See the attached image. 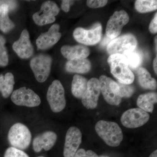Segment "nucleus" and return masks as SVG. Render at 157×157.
<instances>
[{
    "instance_id": "obj_22",
    "label": "nucleus",
    "mask_w": 157,
    "mask_h": 157,
    "mask_svg": "<svg viewBox=\"0 0 157 157\" xmlns=\"http://www.w3.org/2000/svg\"><path fill=\"white\" fill-rule=\"evenodd\" d=\"M88 81L84 76L74 75L71 86V91L75 98L82 99L87 89Z\"/></svg>"
},
{
    "instance_id": "obj_13",
    "label": "nucleus",
    "mask_w": 157,
    "mask_h": 157,
    "mask_svg": "<svg viewBox=\"0 0 157 157\" xmlns=\"http://www.w3.org/2000/svg\"><path fill=\"white\" fill-rule=\"evenodd\" d=\"M101 93L99 79L96 78H90L88 81L87 89L82 98L83 106L87 109L96 108L98 106Z\"/></svg>"
},
{
    "instance_id": "obj_15",
    "label": "nucleus",
    "mask_w": 157,
    "mask_h": 157,
    "mask_svg": "<svg viewBox=\"0 0 157 157\" xmlns=\"http://www.w3.org/2000/svg\"><path fill=\"white\" fill-rule=\"evenodd\" d=\"M59 29L60 25L55 24L51 27L48 32L41 34L36 41L38 48L44 50L55 45L61 37V34L59 32Z\"/></svg>"
},
{
    "instance_id": "obj_20",
    "label": "nucleus",
    "mask_w": 157,
    "mask_h": 157,
    "mask_svg": "<svg viewBox=\"0 0 157 157\" xmlns=\"http://www.w3.org/2000/svg\"><path fill=\"white\" fill-rule=\"evenodd\" d=\"M91 67L89 60L86 58L78 59L67 62L65 69L69 73L84 74L89 72Z\"/></svg>"
},
{
    "instance_id": "obj_28",
    "label": "nucleus",
    "mask_w": 157,
    "mask_h": 157,
    "mask_svg": "<svg viewBox=\"0 0 157 157\" xmlns=\"http://www.w3.org/2000/svg\"><path fill=\"white\" fill-rule=\"evenodd\" d=\"M120 89L121 98H128L132 97L135 92V89L132 86L129 84L117 82Z\"/></svg>"
},
{
    "instance_id": "obj_24",
    "label": "nucleus",
    "mask_w": 157,
    "mask_h": 157,
    "mask_svg": "<svg viewBox=\"0 0 157 157\" xmlns=\"http://www.w3.org/2000/svg\"><path fill=\"white\" fill-rule=\"evenodd\" d=\"M14 83V76L12 73H8L5 76L0 75V92L3 98H9L13 92Z\"/></svg>"
},
{
    "instance_id": "obj_3",
    "label": "nucleus",
    "mask_w": 157,
    "mask_h": 157,
    "mask_svg": "<svg viewBox=\"0 0 157 157\" xmlns=\"http://www.w3.org/2000/svg\"><path fill=\"white\" fill-rule=\"evenodd\" d=\"M8 140L12 147L25 150L29 146L32 140V134L28 128L23 124H14L8 133Z\"/></svg>"
},
{
    "instance_id": "obj_26",
    "label": "nucleus",
    "mask_w": 157,
    "mask_h": 157,
    "mask_svg": "<svg viewBox=\"0 0 157 157\" xmlns=\"http://www.w3.org/2000/svg\"><path fill=\"white\" fill-rule=\"evenodd\" d=\"M124 56L127 59L130 69L132 68L133 70H135L140 67L142 63L143 60L142 54L138 51L135 50Z\"/></svg>"
},
{
    "instance_id": "obj_16",
    "label": "nucleus",
    "mask_w": 157,
    "mask_h": 157,
    "mask_svg": "<svg viewBox=\"0 0 157 157\" xmlns=\"http://www.w3.org/2000/svg\"><path fill=\"white\" fill-rule=\"evenodd\" d=\"M12 48L21 59H28L32 56L33 53V47L27 30L24 29L21 32L19 39L14 42Z\"/></svg>"
},
{
    "instance_id": "obj_9",
    "label": "nucleus",
    "mask_w": 157,
    "mask_h": 157,
    "mask_svg": "<svg viewBox=\"0 0 157 157\" xmlns=\"http://www.w3.org/2000/svg\"><path fill=\"white\" fill-rule=\"evenodd\" d=\"M147 112L139 108L126 110L121 116V121L123 125L128 128H136L142 126L149 120Z\"/></svg>"
},
{
    "instance_id": "obj_37",
    "label": "nucleus",
    "mask_w": 157,
    "mask_h": 157,
    "mask_svg": "<svg viewBox=\"0 0 157 157\" xmlns=\"http://www.w3.org/2000/svg\"><path fill=\"white\" fill-rule=\"evenodd\" d=\"M107 157V156H101V157Z\"/></svg>"
},
{
    "instance_id": "obj_7",
    "label": "nucleus",
    "mask_w": 157,
    "mask_h": 157,
    "mask_svg": "<svg viewBox=\"0 0 157 157\" xmlns=\"http://www.w3.org/2000/svg\"><path fill=\"white\" fill-rule=\"evenodd\" d=\"M52 63V59L47 55H39L32 59L31 68L39 82H43L47 80L50 74Z\"/></svg>"
},
{
    "instance_id": "obj_19",
    "label": "nucleus",
    "mask_w": 157,
    "mask_h": 157,
    "mask_svg": "<svg viewBox=\"0 0 157 157\" xmlns=\"http://www.w3.org/2000/svg\"><path fill=\"white\" fill-rule=\"evenodd\" d=\"M13 1H0V30L7 33L15 26L14 23L9 18V12L10 5H14Z\"/></svg>"
},
{
    "instance_id": "obj_35",
    "label": "nucleus",
    "mask_w": 157,
    "mask_h": 157,
    "mask_svg": "<svg viewBox=\"0 0 157 157\" xmlns=\"http://www.w3.org/2000/svg\"><path fill=\"white\" fill-rule=\"evenodd\" d=\"M149 157H157V150H156L155 151L152 152L151 155H150Z\"/></svg>"
},
{
    "instance_id": "obj_21",
    "label": "nucleus",
    "mask_w": 157,
    "mask_h": 157,
    "mask_svg": "<svg viewBox=\"0 0 157 157\" xmlns=\"http://www.w3.org/2000/svg\"><path fill=\"white\" fill-rule=\"evenodd\" d=\"M157 102V93H149L140 95L137 98V104L140 109L145 112L152 113L154 108V104Z\"/></svg>"
},
{
    "instance_id": "obj_14",
    "label": "nucleus",
    "mask_w": 157,
    "mask_h": 157,
    "mask_svg": "<svg viewBox=\"0 0 157 157\" xmlns=\"http://www.w3.org/2000/svg\"><path fill=\"white\" fill-rule=\"evenodd\" d=\"M82 135L81 131L75 127L68 129L65 137L63 149L64 157H73L82 142Z\"/></svg>"
},
{
    "instance_id": "obj_34",
    "label": "nucleus",
    "mask_w": 157,
    "mask_h": 157,
    "mask_svg": "<svg viewBox=\"0 0 157 157\" xmlns=\"http://www.w3.org/2000/svg\"><path fill=\"white\" fill-rule=\"evenodd\" d=\"M153 64L154 70L155 73V74H157V56L154 59L153 63Z\"/></svg>"
},
{
    "instance_id": "obj_12",
    "label": "nucleus",
    "mask_w": 157,
    "mask_h": 157,
    "mask_svg": "<svg viewBox=\"0 0 157 157\" xmlns=\"http://www.w3.org/2000/svg\"><path fill=\"white\" fill-rule=\"evenodd\" d=\"M11 101L17 106L34 107L41 104V99L35 92L26 87L15 90L11 96Z\"/></svg>"
},
{
    "instance_id": "obj_6",
    "label": "nucleus",
    "mask_w": 157,
    "mask_h": 157,
    "mask_svg": "<svg viewBox=\"0 0 157 157\" xmlns=\"http://www.w3.org/2000/svg\"><path fill=\"white\" fill-rule=\"evenodd\" d=\"M101 92L104 100L111 105H118L121 102L119 87L117 82L112 78L102 75L99 79Z\"/></svg>"
},
{
    "instance_id": "obj_27",
    "label": "nucleus",
    "mask_w": 157,
    "mask_h": 157,
    "mask_svg": "<svg viewBox=\"0 0 157 157\" xmlns=\"http://www.w3.org/2000/svg\"><path fill=\"white\" fill-rule=\"evenodd\" d=\"M6 40L3 36L0 35V66L5 67L9 63V56L5 47Z\"/></svg>"
},
{
    "instance_id": "obj_1",
    "label": "nucleus",
    "mask_w": 157,
    "mask_h": 157,
    "mask_svg": "<svg viewBox=\"0 0 157 157\" xmlns=\"http://www.w3.org/2000/svg\"><path fill=\"white\" fill-rule=\"evenodd\" d=\"M110 72L119 82L130 85L135 80V76L130 70L126 57L123 55H110L107 59Z\"/></svg>"
},
{
    "instance_id": "obj_38",
    "label": "nucleus",
    "mask_w": 157,
    "mask_h": 157,
    "mask_svg": "<svg viewBox=\"0 0 157 157\" xmlns=\"http://www.w3.org/2000/svg\"><path fill=\"white\" fill-rule=\"evenodd\" d=\"M44 157V156H39V157Z\"/></svg>"
},
{
    "instance_id": "obj_8",
    "label": "nucleus",
    "mask_w": 157,
    "mask_h": 157,
    "mask_svg": "<svg viewBox=\"0 0 157 157\" xmlns=\"http://www.w3.org/2000/svg\"><path fill=\"white\" fill-rule=\"evenodd\" d=\"M73 37L77 42L83 45H92L98 44L102 36V27L101 24H96L90 29L77 28L73 33Z\"/></svg>"
},
{
    "instance_id": "obj_2",
    "label": "nucleus",
    "mask_w": 157,
    "mask_h": 157,
    "mask_svg": "<svg viewBox=\"0 0 157 157\" xmlns=\"http://www.w3.org/2000/svg\"><path fill=\"white\" fill-rule=\"evenodd\" d=\"M96 132L109 146H118L123 139L122 131L114 122L100 121L96 124Z\"/></svg>"
},
{
    "instance_id": "obj_32",
    "label": "nucleus",
    "mask_w": 157,
    "mask_h": 157,
    "mask_svg": "<svg viewBox=\"0 0 157 157\" xmlns=\"http://www.w3.org/2000/svg\"><path fill=\"white\" fill-rule=\"evenodd\" d=\"M149 30L153 34L157 33V13H156L154 17L152 19L149 26Z\"/></svg>"
},
{
    "instance_id": "obj_29",
    "label": "nucleus",
    "mask_w": 157,
    "mask_h": 157,
    "mask_svg": "<svg viewBox=\"0 0 157 157\" xmlns=\"http://www.w3.org/2000/svg\"><path fill=\"white\" fill-rule=\"evenodd\" d=\"M4 157H29L24 151L14 147L7 148Z\"/></svg>"
},
{
    "instance_id": "obj_30",
    "label": "nucleus",
    "mask_w": 157,
    "mask_h": 157,
    "mask_svg": "<svg viewBox=\"0 0 157 157\" xmlns=\"http://www.w3.org/2000/svg\"><path fill=\"white\" fill-rule=\"evenodd\" d=\"M107 2L108 1L106 0H88L86 2V4L90 8L97 9L104 7Z\"/></svg>"
},
{
    "instance_id": "obj_10",
    "label": "nucleus",
    "mask_w": 157,
    "mask_h": 157,
    "mask_svg": "<svg viewBox=\"0 0 157 157\" xmlns=\"http://www.w3.org/2000/svg\"><path fill=\"white\" fill-rule=\"evenodd\" d=\"M129 21V16L126 11L123 10L115 11L107 21L106 36L111 39L117 38Z\"/></svg>"
},
{
    "instance_id": "obj_23",
    "label": "nucleus",
    "mask_w": 157,
    "mask_h": 157,
    "mask_svg": "<svg viewBox=\"0 0 157 157\" xmlns=\"http://www.w3.org/2000/svg\"><path fill=\"white\" fill-rule=\"evenodd\" d=\"M138 82L141 87L146 89L155 90L157 88V82L151 77L149 72L143 67L139 68L137 70Z\"/></svg>"
},
{
    "instance_id": "obj_25",
    "label": "nucleus",
    "mask_w": 157,
    "mask_h": 157,
    "mask_svg": "<svg viewBox=\"0 0 157 157\" xmlns=\"http://www.w3.org/2000/svg\"><path fill=\"white\" fill-rule=\"evenodd\" d=\"M135 9L141 13H147L157 10L155 0H137L135 2Z\"/></svg>"
},
{
    "instance_id": "obj_5",
    "label": "nucleus",
    "mask_w": 157,
    "mask_h": 157,
    "mask_svg": "<svg viewBox=\"0 0 157 157\" xmlns=\"http://www.w3.org/2000/svg\"><path fill=\"white\" fill-rule=\"evenodd\" d=\"M46 97L52 112L59 113L65 108L66 100L65 90L59 80H55L49 86Z\"/></svg>"
},
{
    "instance_id": "obj_33",
    "label": "nucleus",
    "mask_w": 157,
    "mask_h": 157,
    "mask_svg": "<svg viewBox=\"0 0 157 157\" xmlns=\"http://www.w3.org/2000/svg\"><path fill=\"white\" fill-rule=\"evenodd\" d=\"M74 1H69V0H64L62 1L61 9L62 10L66 12H68L70 11V7L71 5L73 4Z\"/></svg>"
},
{
    "instance_id": "obj_17",
    "label": "nucleus",
    "mask_w": 157,
    "mask_h": 157,
    "mask_svg": "<svg viewBox=\"0 0 157 157\" xmlns=\"http://www.w3.org/2000/svg\"><path fill=\"white\" fill-rule=\"evenodd\" d=\"M57 136L55 132H46L38 135L33 141V148L36 152H39L42 149L46 151L52 148L56 142Z\"/></svg>"
},
{
    "instance_id": "obj_4",
    "label": "nucleus",
    "mask_w": 157,
    "mask_h": 157,
    "mask_svg": "<svg viewBox=\"0 0 157 157\" xmlns=\"http://www.w3.org/2000/svg\"><path fill=\"white\" fill-rule=\"evenodd\" d=\"M137 45V39L132 34H126L113 39L107 45V50L109 55H125L136 49Z\"/></svg>"
},
{
    "instance_id": "obj_36",
    "label": "nucleus",
    "mask_w": 157,
    "mask_h": 157,
    "mask_svg": "<svg viewBox=\"0 0 157 157\" xmlns=\"http://www.w3.org/2000/svg\"><path fill=\"white\" fill-rule=\"evenodd\" d=\"M155 41L156 42V49L157 50V36H156L155 39Z\"/></svg>"
},
{
    "instance_id": "obj_31",
    "label": "nucleus",
    "mask_w": 157,
    "mask_h": 157,
    "mask_svg": "<svg viewBox=\"0 0 157 157\" xmlns=\"http://www.w3.org/2000/svg\"><path fill=\"white\" fill-rule=\"evenodd\" d=\"M73 157H99L98 155L92 150L86 151L84 149H78Z\"/></svg>"
},
{
    "instance_id": "obj_11",
    "label": "nucleus",
    "mask_w": 157,
    "mask_h": 157,
    "mask_svg": "<svg viewBox=\"0 0 157 157\" xmlns=\"http://www.w3.org/2000/svg\"><path fill=\"white\" fill-rule=\"evenodd\" d=\"M59 11V8L56 3L47 1L42 4L40 11L33 15V19L35 23L39 26L52 23L55 21L56 16Z\"/></svg>"
},
{
    "instance_id": "obj_18",
    "label": "nucleus",
    "mask_w": 157,
    "mask_h": 157,
    "mask_svg": "<svg viewBox=\"0 0 157 157\" xmlns=\"http://www.w3.org/2000/svg\"><path fill=\"white\" fill-rule=\"evenodd\" d=\"M62 55L68 61L85 59L90 55L89 48L83 45H64L61 48Z\"/></svg>"
}]
</instances>
